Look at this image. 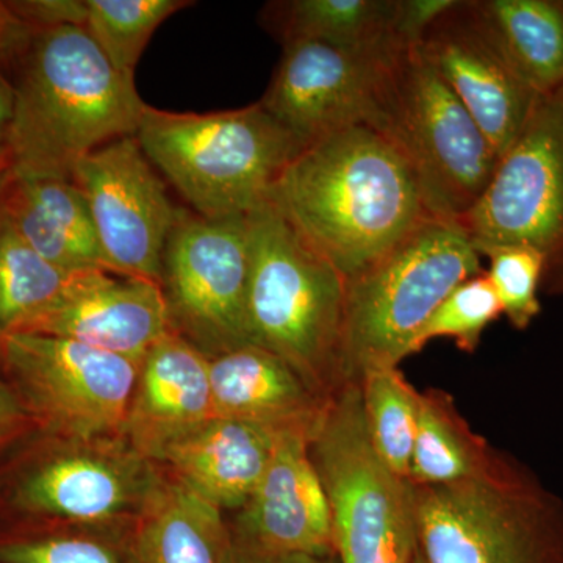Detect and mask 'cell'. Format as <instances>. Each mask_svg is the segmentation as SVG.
<instances>
[{
    "mask_svg": "<svg viewBox=\"0 0 563 563\" xmlns=\"http://www.w3.org/2000/svg\"><path fill=\"white\" fill-rule=\"evenodd\" d=\"M418 49L472 114L501 158L528 122L539 92L515 68L477 0H453Z\"/></svg>",
    "mask_w": 563,
    "mask_h": 563,
    "instance_id": "13",
    "label": "cell"
},
{
    "mask_svg": "<svg viewBox=\"0 0 563 563\" xmlns=\"http://www.w3.org/2000/svg\"><path fill=\"white\" fill-rule=\"evenodd\" d=\"M251 269L250 343L287 362L331 399L347 385L343 372L346 279L313 251L272 202L247 214Z\"/></svg>",
    "mask_w": 563,
    "mask_h": 563,
    "instance_id": "3",
    "label": "cell"
},
{
    "mask_svg": "<svg viewBox=\"0 0 563 563\" xmlns=\"http://www.w3.org/2000/svg\"><path fill=\"white\" fill-rule=\"evenodd\" d=\"M247 217H199L180 209L163 254L161 287L173 331L209 357L251 344Z\"/></svg>",
    "mask_w": 563,
    "mask_h": 563,
    "instance_id": "10",
    "label": "cell"
},
{
    "mask_svg": "<svg viewBox=\"0 0 563 563\" xmlns=\"http://www.w3.org/2000/svg\"><path fill=\"white\" fill-rule=\"evenodd\" d=\"M503 455L470 428L453 396L437 388L420 391L410 483L440 485L479 477Z\"/></svg>",
    "mask_w": 563,
    "mask_h": 563,
    "instance_id": "24",
    "label": "cell"
},
{
    "mask_svg": "<svg viewBox=\"0 0 563 563\" xmlns=\"http://www.w3.org/2000/svg\"><path fill=\"white\" fill-rule=\"evenodd\" d=\"M268 201L344 279L433 218L398 151L363 124L306 147Z\"/></svg>",
    "mask_w": 563,
    "mask_h": 563,
    "instance_id": "1",
    "label": "cell"
},
{
    "mask_svg": "<svg viewBox=\"0 0 563 563\" xmlns=\"http://www.w3.org/2000/svg\"><path fill=\"white\" fill-rule=\"evenodd\" d=\"M417 543L426 563H563V501L520 462L413 485Z\"/></svg>",
    "mask_w": 563,
    "mask_h": 563,
    "instance_id": "7",
    "label": "cell"
},
{
    "mask_svg": "<svg viewBox=\"0 0 563 563\" xmlns=\"http://www.w3.org/2000/svg\"><path fill=\"white\" fill-rule=\"evenodd\" d=\"M13 10L35 29L79 25L87 20V0H29L10 2Z\"/></svg>",
    "mask_w": 563,
    "mask_h": 563,
    "instance_id": "32",
    "label": "cell"
},
{
    "mask_svg": "<svg viewBox=\"0 0 563 563\" xmlns=\"http://www.w3.org/2000/svg\"><path fill=\"white\" fill-rule=\"evenodd\" d=\"M261 106L306 150L332 133L365 125L385 57L351 54L317 41L284 44Z\"/></svg>",
    "mask_w": 563,
    "mask_h": 563,
    "instance_id": "14",
    "label": "cell"
},
{
    "mask_svg": "<svg viewBox=\"0 0 563 563\" xmlns=\"http://www.w3.org/2000/svg\"><path fill=\"white\" fill-rule=\"evenodd\" d=\"M504 51L539 92L563 84V0H477Z\"/></svg>",
    "mask_w": 563,
    "mask_h": 563,
    "instance_id": "25",
    "label": "cell"
},
{
    "mask_svg": "<svg viewBox=\"0 0 563 563\" xmlns=\"http://www.w3.org/2000/svg\"><path fill=\"white\" fill-rule=\"evenodd\" d=\"M310 437L280 433L272 462L231 532L235 539L272 553L335 555L331 507L310 454Z\"/></svg>",
    "mask_w": 563,
    "mask_h": 563,
    "instance_id": "15",
    "label": "cell"
},
{
    "mask_svg": "<svg viewBox=\"0 0 563 563\" xmlns=\"http://www.w3.org/2000/svg\"><path fill=\"white\" fill-rule=\"evenodd\" d=\"M412 563H426L424 559H422V555L420 551L417 550V553H415L413 562Z\"/></svg>",
    "mask_w": 563,
    "mask_h": 563,
    "instance_id": "39",
    "label": "cell"
},
{
    "mask_svg": "<svg viewBox=\"0 0 563 563\" xmlns=\"http://www.w3.org/2000/svg\"><path fill=\"white\" fill-rule=\"evenodd\" d=\"M310 454L331 507L340 563H412L418 550L413 484L374 451L358 384L329 399Z\"/></svg>",
    "mask_w": 563,
    "mask_h": 563,
    "instance_id": "8",
    "label": "cell"
},
{
    "mask_svg": "<svg viewBox=\"0 0 563 563\" xmlns=\"http://www.w3.org/2000/svg\"><path fill=\"white\" fill-rule=\"evenodd\" d=\"M363 420L374 451L398 476L409 479L417 439L420 391L399 366L369 369L358 380Z\"/></svg>",
    "mask_w": 563,
    "mask_h": 563,
    "instance_id": "27",
    "label": "cell"
},
{
    "mask_svg": "<svg viewBox=\"0 0 563 563\" xmlns=\"http://www.w3.org/2000/svg\"><path fill=\"white\" fill-rule=\"evenodd\" d=\"M224 563H340L336 555L313 558V555L282 554L261 550L235 539L231 533Z\"/></svg>",
    "mask_w": 563,
    "mask_h": 563,
    "instance_id": "34",
    "label": "cell"
},
{
    "mask_svg": "<svg viewBox=\"0 0 563 563\" xmlns=\"http://www.w3.org/2000/svg\"><path fill=\"white\" fill-rule=\"evenodd\" d=\"M459 225L479 255L509 244L539 252L542 291L563 298V84L539 96L520 136Z\"/></svg>",
    "mask_w": 563,
    "mask_h": 563,
    "instance_id": "9",
    "label": "cell"
},
{
    "mask_svg": "<svg viewBox=\"0 0 563 563\" xmlns=\"http://www.w3.org/2000/svg\"><path fill=\"white\" fill-rule=\"evenodd\" d=\"M365 125L398 151L437 220L461 221L498 166L479 125L418 44L380 60Z\"/></svg>",
    "mask_w": 563,
    "mask_h": 563,
    "instance_id": "5",
    "label": "cell"
},
{
    "mask_svg": "<svg viewBox=\"0 0 563 563\" xmlns=\"http://www.w3.org/2000/svg\"><path fill=\"white\" fill-rule=\"evenodd\" d=\"M172 332L161 284L91 269L62 301L13 333L62 336L143 361Z\"/></svg>",
    "mask_w": 563,
    "mask_h": 563,
    "instance_id": "16",
    "label": "cell"
},
{
    "mask_svg": "<svg viewBox=\"0 0 563 563\" xmlns=\"http://www.w3.org/2000/svg\"><path fill=\"white\" fill-rule=\"evenodd\" d=\"M213 417L313 433L329 399L287 362L255 344L210 357Z\"/></svg>",
    "mask_w": 563,
    "mask_h": 563,
    "instance_id": "19",
    "label": "cell"
},
{
    "mask_svg": "<svg viewBox=\"0 0 563 563\" xmlns=\"http://www.w3.org/2000/svg\"><path fill=\"white\" fill-rule=\"evenodd\" d=\"M190 5L185 0H87L84 29L111 66L135 80L136 65L154 32Z\"/></svg>",
    "mask_w": 563,
    "mask_h": 563,
    "instance_id": "28",
    "label": "cell"
},
{
    "mask_svg": "<svg viewBox=\"0 0 563 563\" xmlns=\"http://www.w3.org/2000/svg\"><path fill=\"white\" fill-rule=\"evenodd\" d=\"M27 420L24 406L16 395L0 383V444L11 439Z\"/></svg>",
    "mask_w": 563,
    "mask_h": 563,
    "instance_id": "35",
    "label": "cell"
},
{
    "mask_svg": "<svg viewBox=\"0 0 563 563\" xmlns=\"http://www.w3.org/2000/svg\"><path fill=\"white\" fill-rule=\"evenodd\" d=\"M210 418V357L179 333H168L141 362L121 432L124 444L144 461H161L166 448Z\"/></svg>",
    "mask_w": 563,
    "mask_h": 563,
    "instance_id": "17",
    "label": "cell"
},
{
    "mask_svg": "<svg viewBox=\"0 0 563 563\" xmlns=\"http://www.w3.org/2000/svg\"><path fill=\"white\" fill-rule=\"evenodd\" d=\"M0 355L49 431L77 443L121 437L143 361L41 333H5Z\"/></svg>",
    "mask_w": 563,
    "mask_h": 563,
    "instance_id": "11",
    "label": "cell"
},
{
    "mask_svg": "<svg viewBox=\"0 0 563 563\" xmlns=\"http://www.w3.org/2000/svg\"><path fill=\"white\" fill-rule=\"evenodd\" d=\"M499 317H503V309L498 296L487 274L479 273L457 285L433 310L415 336L410 355L435 339H453L459 350L473 354L485 329Z\"/></svg>",
    "mask_w": 563,
    "mask_h": 563,
    "instance_id": "29",
    "label": "cell"
},
{
    "mask_svg": "<svg viewBox=\"0 0 563 563\" xmlns=\"http://www.w3.org/2000/svg\"><path fill=\"white\" fill-rule=\"evenodd\" d=\"M35 31L13 10L10 2H0V60H20Z\"/></svg>",
    "mask_w": 563,
    "mask_h": 563,
    "instance_id": "33",
    "label": "cell"
},
{
    "mask_svg": "<svg viewBox=\"0 0 563 563\" xmlns=\"http://www.w3.org/2000/svg\"><path fill=\"white\" fill-rule=\"evenodd\" d=\"M479 273V252L459 222L431 218L346 279V383L358 384L369 369L401 365L433 310L457 285Z\"/></svg>",
    "mask_w": 563,
    "mask_h": 563,
    "instance_id": "6",
    "label": "cell"
},
{
    "mask_svg": "<svg viewBox=\"0 0 563 563\" xmlns=\"http://www.w3.org/2000/svg\"><path fill=\"white\" fill-rule=\"evenodd\" d=\"M14 113L13 85L0 76V146H5Z\"/></svg>",
    "mask_w": 563,
    "mask_h": 563,
    "instance_id": "36",
    "label": "cell"
},
{
    "mask_svg": "<svg viewBox=\"0 0 563 563\" xmlns=\"http://www.w3.org/2000/svg\"><path fill=\"white\" fill-rule=\"evenodd\" d=\"M7 151L16 179H70L81 158L135 136L146 103L79 25L36 29L21 55Z\"/></svg>",
    "mask_w": 563,
    "mask_h": 563,
    "instance_id": "2",
    "label": "cell"
},
{
    "mask_svg": "<svg viewBox=\"0 0 563 563\" xmlns=\"http://www.w3.org/2000/svg\"><path fill=\"white\" fill-rule=\"evenodd\" d=\"M81 448L57 455L25 477L16 501L27 512L101 523L139 509L154 479L128 446Z\"/></svg>",
    "mask_w": 563,
    "mask_h": 563,
    "instance_id": "18",
    "label": "cell"
},
{
    "mask_svg": "<svg viewBox=\"0 0 563 563\" xmlns=\"http://www.w3.org/2000/svg\"><path fill=\"white\" fill-rule=\"evenodd\" d=\"M11 180V169L10 165L5 166V168L0 169V221H2V199L3 192H5L7 187H9ZM2 339V335H0Z\"/></svg>",
    "mask_w": 563,
    "mask_h": 563,
    "instance_id": "37",
    "label": "cell"
},
{
    "mask_svg": "<svg viewBox=\"0 0 563 563\" xmlns=\"http://www.w3.org/2000/svg\"><path fill=\"white\" fill-rule=\"evenodd\" d=\"M154 168L209 220L247 217L303 151L261 102L213 113L146 107L136 132Z\"/></svg>",
    "mask_w": 563,
    "mask_h": 563,
    "instance_id": "4",
    "label": "cell"
},
{
    "mask_svg": "<svg viewBox=\"0 0 563 563\" xmlns=\"http://www.w3.org/2000/svg\"><path fill=\"white\" fill-rule=\"evenodd\" d=\"M231 531L221 509L179 481H154L139 510L136 563H224Z\"/></svg>",
    "mask_w": 563,
    "mask_h": 563,
    "instance_id": "22",
    "label": "cell"
},
{
    "mask_svg": "<svg viewBox=\"0 0 563 563\" xmlns=\"http://www.w3.org/2000/svg\"><path fill=\"white\" fill-rule=\"evenodd\" d=\"M399 0H282L266 5L263 24L280 41H317L383 57L404 46L398 35Z\"/></svg>",
    "mask_w": 563,
    "mask_h": 563,
    "instance_id": "23",
    "label": "cell"
},
{
    "mask_svg": "<svg viewBox=\"0 0 563 563\" xmlns=\"http://www.w3.org/2000/svg\"><path fill=\"white\" fill-rule=\"evenodd\" d=\"M2 563H120L106 544L84 537H51L0 547Z\"/></svg>",
    "mask_w": 563,
    "mask_h": 563,
    "instance_id": "31",
    "label": "cell"
},
{
    "mask_svg": "<svg viewBox=\"0 0 563 563\" xmlns=\"http://www.w3.org/2000/svg\"><path fill=\"white\" fill-rule=\"evenodd\" d=\"M70 180L90 207L106 272L161 284L163 254L180 209L136 136L92 151Z\"/></svg>",
    "mask_w": 563,
    "mask_h": 563,
    "instance_id": "12",
    "label": "cell"
},
{
    "mask_svg": "<svg viewBox=\"0 0 563 563\" xmlns=\"http://www.w3.org/2000/svg\"><path fill=\"white\" fill-rule=\"evenodd\" d=\"M2 218L54 265L106 272L90 207L73 180L16 179L11 174Z\"/></svg>",
    "mask_w": 563,
    "mask_h": 563,
    "instance_id": "21",
    "label": "cell"
},
{
    "mask_svg": "<svg viewBox=\"0 0 563 563\" xmlns=\"http://www.w3.org/2000/svg\"><path fill=\"white\" fill-rule=\"evenodd\" d=\"M481 257L490 261L485 274L498 296L504 317L517 331H526L542 312V255L532 247L509 244L490 247Z\"/></svg>",
    "mask_w": 563,
    "mask_h": 563,
    "instance_id": "30",
    "label": "cell"
},
{
    "mask_svg": "<svg viewBox=\"0 0 563 563\" xmlns=\"http://www.w3.org/2000/svg\"><path fill=\"white\" fill-rule=\"evenodd\" d=\"M84 272L60 268L0 221V335L24 328L65 298Z\"/></svg>",
    "mask_w": 563,
    "mask_h": 563,
    "instance_id": "26",
    "label": "cell"
},
{
    "mask_svg": "<svg viewBox=\"0 0 563 563\" xmlns=\"http://www.w3.org/2000/svg\"><path fill=\"white\" fill-rule=\"evenodd\" d=\"M10 165L9 151L7 146H0V169L5 168Z\"/></svg>",
    "mask_w": 563,
    "mask_h": 563,
    "instance_id": "38",
    "label": "cell"
},
{
    "mask_svg": "<svg viewBox=\"0 0 563 563\" xmlns=\"http://www.w3.org/2000/svg\"><path fill=\"white\" fill-rule=\"evenodd\" d=\"M280 433L213 417L166 448L161 462L173 470L174 479L218 509H242L268 468Z\"/></svg>",
    "mask_w": 563,
    "mask_h": 563,
    "instance_id": "20",
    "label": "cell"
}]
</instances>
